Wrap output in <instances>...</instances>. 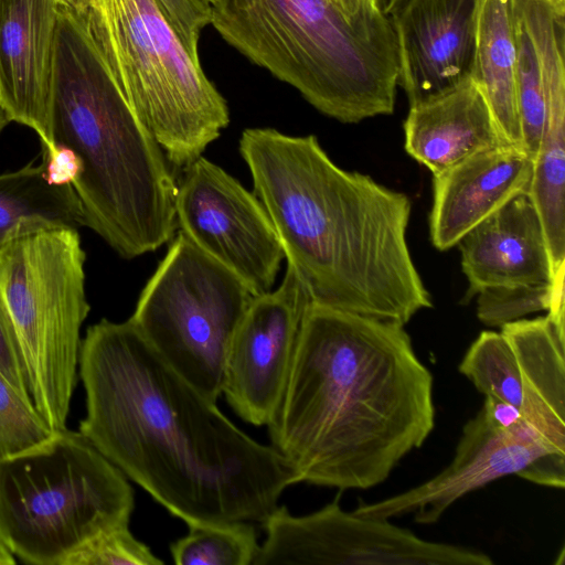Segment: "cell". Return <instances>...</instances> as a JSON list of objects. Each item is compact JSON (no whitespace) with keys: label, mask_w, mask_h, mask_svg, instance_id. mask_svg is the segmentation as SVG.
Returning <instances> with one entry per match:
<instances>
[{"label":"cell","mask_w":565,"mask_h":565,"mask_svg":"<svg viewBox=\"0 0 565 565\" xmlns=\"http://www.w3.org/2000/svg\"><path fill=\"white\" fill-rule=\"evenodd\" d=\"M60 2L74 10L84 11L88 7L90 0H60Z\"/></svg>","instance_id":"obj_34"},{"label":"cell","mask_w":565,"mask_h":565,"mask_svg":"<svg viewBox=\"0 0 565 565\" xmlns=\"http://www.w3.org/2000/svg\"><path fill=\"white\" fill-rule=\"evenodd\" d=\"M239 152L312 302L401 326L433 306L406 241V194L341 169L313 135L247 128Z\"/></svg>","instance_id":"obj_3"},{"label":"cell","mask_w":565,"mask_h":565,"mask_svg":"<svg viewBox=\"0 0 565 565\" xmlns=\"http://www.w3.org/2000/svg\"><path fill=\"white\" fill-rule=\"evenodd\" d=\"M44 177L56 186L74 185L82 173V162L75 151L62 143H55V149L43 154Z\"/></svg>","instance_id":"obj_30"},{"label":"cell","mask_w":565,"mask_h":565,"mask_svg":"<svg viewBox=\"0 0 565 565\" xmlns=\"http://www.w3.org/2000/svg\"><path fill=\"white\" fill-rule=\"evenodd\" d=\"M253 298L179 231L129 320L177 373L217 402L232 339Z\"/></svg>","instance_id":"obj_9"},{"label":"cell","mask_w":565,"mask_h":565,"mask_svg":"<svg viewBox=\"0 0 565 565\" xmlns=\"http://www.w3.org/2000/svg\"><path fill=\"white\" fill-rule=\"evenodd\" d=\"M404 138L406 152L433 175L476 153L510 145L470 77L439 96L409 107Z\"/></svg>","instance_id":"obj_18"},{"label":"cell","mask_w":565,"mask_h":565,"mask_svg":"<svg viewBox=\"0 0 565 565\" xmlns=\"http://www.w3.org/2000/svg\"><path fill=\"white\" fill-rule=\"evenodd\" d=\"M516 66L514 0H479L470 78L481 90L504 139L522 148Z\"/></svg>","instance_id":"obj_21"},{"label":"cell","mask_w":565,"mask_h":565,"mask_svg":"<svg viewBox=\"0 0 565 565\" xmlns=\"http://www.w3.org/2000/svg\"><path fill=\"white\" fill-rule=\"evenodd\" d=\"M311 302L287 265L279 287L254 296L247 307L228 349L222 393L245 422L268 426L275 418Z\"/></svg>","instance_id":"obj_13"},{"label":"cell","mask_w":565,"mask_h":565,"mask_svg":"<svg viewBox=\"0 0 565 565\" xmlns=\"http://www.w3.org/2000/svg\"><path fill=\"white\" fill-rule=\"evenodd\" d=\"M533 159L520 147L504 145L476 153L433 175L429 215L433 245L446 250L515 196L526 193Z\"/></svg>","instance_id":"obj_16"},{"label":"cell","mask_w":565,"mask_h":565,"mask_svg":"<svg viewBox=\"0 0 565 565\" xmlns=\"http://www.w3.org/2000/svg\"><path fill=\"white\" fill-rule=\"evenodd\" d=\"M511 475L563 489L565 454L526 420L501 427L481 407L463 426L454 459L441 472L404 492L361 503L352 512L382 520L413 515L418 524H433L463 495Z\"/></svg>","instance_id":"obj_11"},{"label":"cell","mask_w":565,"mask_h":565,"mask_svg":"<svg viewBox=\"0 0 565 565\" xmlns=\"http://www.w3.org/2000/svg\"><path fill=\"white\" fill-rule=\"evenodd\" d=\"M52 141L73 149L82 173L73 189L85 226L131 259L174 237L177 182L135 116L84 12L60 4L51 76Z\"/></svg>","instance_id":"obj_4"},{"label":"cell","mask_w":565,"mask_h":565,"mask_svg":"<svg viewBox=\"0 0 565 565\" xmlns=\"http://www.w3.org/2000/svg\"><path fill=\"white\" fill-rule=\"evenodd\" d=\"M479 0H407L390 15L409 107L470 77Z\"/></svg>","instance_id":"obj_14"},{"label":"cell","mask_w":565,"mask_h":565,"mask_svg":"<svg viewBox=\"0 0 565 565\" xmlns=\"http://www.w3.org/2000/svg\"><path fill=\"white\" fill-rule=\"evenodd\" d=\"M134 509L128 478L79 431L0 459V540L23 563L62 565Z\"/></svg>","instance_id":"obj_8"},{"label":"cell","mask_w":565,"mask_h":565,"mask_svg":"<svg viewBox=\"0 0 565 565\" xmlns=\"http://www.w3.org/2000/svg\"><path fill=\"white\" fill-rule=\"evenodd\" d=\"M192 58L200 62L198 44L201 31L211 24L212 8L203 0H156Z\"/></svg>","instance_id":"obj_28"},{"label":"cell","mask_w":565,"mask_h":565,"mask_svg":"<svg viewBox=\"0 0 565 565\" xmlns=\"http://www.w3.org/2000/svg\"><path fill=\"white\" fill-rule=\"evenodd\" d=\"M17 563L15 557L9 551V548L0 540V565H14Z\"/></svg>","instance_id":"obj_32"},{"label":"cell","mask_w":565,"mask_h":565,"mask_svg":"<svg viewBox=\"0 0 565 565\" xmlns=\"http://www.w3.org/2000/svg\"><path fill=\"white\" fill-rule=\"evenodd\" d=\"M77 228L18 224L0 245V302L14 333L30 397L54 430L67 428L78 380L81 329L90 307Z\"/></svg>","instance_id":"obj_6"},{"label":"cell","mask_w":565,"mask_h":565,"mask_svg":"<svg viewBox=\"0 0 565 565\" xmlns=\"http://www.w3.org/2000/svg\"><path fill=\"white\" fill-rule=\"evenodd\" d=\"M540 1L551 7L556 13L565 15V0H533Z\"/></svg>","instance_id":"obj_33"},{"label":"cell","mask_w":565,"mask_h":565,"mask_svg":"<svg viewBox=\"0 0 565 565\" xmlns=\"http://www.w3.org/2000/svg\"><path fill=\"white\" fill-rule=\"evenodd\" d=\"M516 95L522 148L534 160L547 109L565 104V15L533 0H514Z\"/></svg>","instance_id":"obj_19"},{"label":"cell","mask_w":565,"mask_h":565,"mask_svg":"<svg viewBox=\"0 0 565 565\" xmlns=\"http://www.w3.org/2000/svg\"><path fill=\"white\" fill-rule=\"evenodd\" d=\"M373 1L375 2L376 0H373Z\"/></svg>","instance_id":"obj_37"},{"label":"cell","mask_w":565,"mask_h":565,"mask_svg":"<svg viewBox=\"0 0 565 565\" xmlns=\"http://www.w3.org/2000/svg\"><path fill=\"white\" fill-rule=\"evenodd\" d=\"M93 36L137 119L169 164L186 168L230 122L225 98L156 0H90Z\"/></svg>","instance_id":"obj_7"},{"label":"cell","mask_w":565,"mask_h":565,"mask_svg":"<svg viewBox=\"0 0 565 565\" xmlns=\"http://www.w3.org/2000/svg\"><path fill=\"white\" fill-rule=\"evenodd\" d=\"M170 545L177 565H253L259 551L255 527L246 521L190 524Z\"/></svg>","instance_id":"obj_23"},{"label":"cell","mask_w":565,"mask_h":565,"mask_svg":"<svg viewBox=\"0 0 565 565\" xmlns=\"http://www.w3.org/2000/svg\"><path fill=\"white\" fill-rule=\"evenodd\" d=\"M516 356L522 417L565 454V330L546 315L501 327Z\"/></svg>","instance_id":"obj_20"},{"label":"cell","mask_w":565,"mask_h":565,"mask_svg":"<svg viewBox=\"0 0 565 565\" xmlns=\"http://www.w3.org/2000/svg\"><path fill=\"white\" fill-rule=\"evenodd\" d=\"M407 0H376L377 8L386 15L396 12Z\"/></svg>","instance_id":"obj_31"},{"label":"cell","mask_w":565,"mask_h":565,"mask_svg":"<svg viewBox=\"0 0 565 565\" xmlns=\"http://www.w3.org/2000/svg\"><path fill=\"white\" fill-rule=\"evenodd\" d=\"M60 0H0V99L11 119L36 132L42 156L55 145L49 128Z\"/></svg>","instance_id":"obj_15"},{"label":"cell","mask_w":565,"mask_h":565,"mask_svg":"<svg viewBox=\"0 0 565 565\" xmlns=\"http://www.w3.org/2000/svg\"><path fill=\"white\" fill-rule=\"evenodd\" d=\"M203 1L209 3L210 6H212L216 0H203Z\"/></svg>","instance_id":"obj_36"},{"label":"cell","mask_w":565,"mask_h":565,"mask_svg":"<svg viewBox=\"0 0 565 565\" xmlns=\"http://www.w3.org/2000/svg\"><path fill=\"white\" fill-rule=\"evenodd\" d=\"M457 245L469 297L491 287L553 281L545 232L527 192L488 216Z\"/></svg>","instance_id":"obj_17"},{"label":"cell","mask_w":565,"mask_h":565,"mask_svg":"<svg viewBox=\"0 0 565 565\" xmlns=\"http://www.w3.org/2000/svg\"><path fill=\"white\" fill-rule=\"evenodd\" d=\"M458 369L481 394L521 411L523 392L520 366L501 331H482L467 350Z\"/></svg>","instance_id":"obj_24"},{"label":"cell","mask_w":565,"mask_h":565,"mask_svg":"<svg viewBox=\"0 0 565 565\" xmlns=\"http://www.w3.org/2000/svg\"><path fill=\"white\" fill-rule=\"evenodd\" d=\"M78 379V431L188 525L263 522L297 483L279 451L235 426L129 319L86 330Z\"/></svg>","instance_id":"obj_1"},{"label":"cell","mask_w":565,"mask_h":565,"mask_svg":"<svg viewBox=\"0 0 565 565\" xmlns=\"http://www.w3.org/2000/svg\"><path fill=\"white\" fill-rule=\"evenodd\" d=\"M60 226H85L81 203L72 185L56 186L44 177V166L32 162L0 174V245L22 221Z\"/></svg>","instance_id":"obj_22"},{"label":"cell","mask_w":565,"mask_h":565,"mask_svg":"<svg viewBox=\"0 0 565 565\" xmlns=\"http://www.w3.org/2000/svg\"><path fill=\"white\" fill-rule=\"evenodd\" d=\"M433 386L404 326L311 302L271 446L297 483L373 488L431 434Z\"/></svg>","instance_id":"obj_2"},{"label":"cell","mask_w":565,"mask_h":565,"mask_svg":"<svg viewBox=\"0 0 565 565\" xmlns=\"http://www.w3.org/2000/svg\"><path fill=\"white\" fill-rule=\"evenodd\" d=\"M175 216L180 231L254 296L271 290L285 255L265 207L234 177L198 158L177 185Z\"/></svg>","instance_id":"obj_12"},{"label":"cell","mask_w":565,"mask_h":565,"mask_svg":"<svg viewBox=\"0 0 565 565\" xmlns=\"http://www.w3.org/2000/svg\"><path fill=\"white\" fill-rule=\"evenodd\" d=\"M0 372L28 399H31L14 333L0 302ZM32 401V399H31ZM34 405V404H33Z\"/></svg>","instance_id":"obj_29"},{"label":"cell","mask_w":565,"mask_h":565,"mask_svg":"<svg viewBox=\"0 0 565 565\" xmlns=\"http://www.w3.org/2000/svg\"><path fill=\"white\" fill-rule=\"evenodd\" d=\"M477 317L488 327H502L525 316L547 311L561 329L564 323V271L553 281L486 288L477 294Z\"/></svg>","instance_id":"obj_25"},{"label":"cell","mask_w":565,"mask_h":565,"mask_svg":"<svg viewBox=\"0 0 565 565\" xmlns=\"http://www.w3.org/2000/svg\"><path fill=\"white\" fill-rule=\"evenodd\" d=\"M55 431L0 372V459L34 448Z\"/></svg>","instance_id":"obj_26"},{"label":"cell","mask_w":565,"mask_h":565,"mask_svg":"<svg viewBox=\"0 0 565 565\" xmlns=\"http://www.w3.org/2000/svg\"><path fill=\"white\" fill-rule=\"evenodd\" d=\"M163 561L137 540L129 523L100 532L76 551L62 565H162Z\"/></svg>","instance_id":"obj_27"},{"label":"cell","mask_w":565,"mask_h":565,"mask_svg":"<svg viewBox=\"0 0 565 565\" xmlns=\"http://www.w3.org/2000/svg\"><path fill=\"white\" fill-rule=\"evenodd\" d=\"M253 565H491L484 553L422 539L390 520L342 510L338 499L296 516L277 507Z\"/></svg>","instance_id":"obj_10"},{"label":"cell","mask_w":565,"mask_h":565,"mask_svg":"<svg viewBox=\"0 0 565 565\" xmlns=\"http://www.w3.org/2000/svg\"><path fill=\"white\" fill-rule=\"evenodd\" d=\"M211 24L320 113L353 124L394 110L397 42L372 0H216Z\"/></svg>","instance_id":"obj_5"},{"label":"cell","mask_w":565,"mask_h":565,"mask_svg":"<svg viewBox=\"0 0 565 565\" xmlns=\"http://www.w3.org/2000/svg\"><path fill=\"white\" fill-rule=\"evenodd\" d=\"M11 121L1 99H0V131Z\"/></svg>","instance_id":"obj_35"}]
</instances>
